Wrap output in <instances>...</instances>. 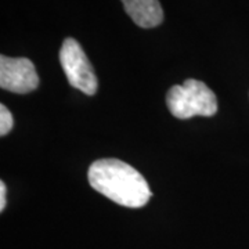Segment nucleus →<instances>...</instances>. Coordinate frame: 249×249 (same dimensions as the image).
Here are the masks:
<instances>
[{
    "label": "nucleus",
    "mask_w": 249,
    "mask_h": 249,
    "mask_svg": "<svg viewBox=\"0 0 249 249\" xmlns=\"http://www.w3.org/2000/svg\"><path fill=\"white\" fill-rule=\"evenodd\" d=\"M90 186L115 204L142 208L151 198L147 180L133 166L115 158L98 160L88 172Z\"/></svg>",
    "instance_id": "1"
},
{
    "label": "nucleus",
    "mask_w": 249,
    "mask_h": 249,
    "mask_svg": "<svg viewBox=\"0 0 249 249\" xmlns=\"http://www.w3.org/2000/svg\"><path fill=\"white\" fill-rule=\"evenodd\" d=\"M166 104L172 115L178 119L193 116H213L217 112V98L204 82L187 79L181 86L170 88Z\"/></svg>",
    "instance_id": "2"
},
{
    "label": "nucleus",
    "mask_w": 249,
    "mask_h": 249,
    "mask_svg": "<svg viewBox=\"0 0 249 249\" xmlns=\"http://www.w3.org/2000/svg\"><path fill=\"white\" fill-rule=\"evenodd\" d=\"M60 62L72 88L83 91L88 96H94L97 93V76L93 65L82 46L73 37H67L62 42Z\"/></svg>",
    "instance_id": "3"
},
{
    "label": "nucleus",
    "mask_w": 249,
    "mask_h": 249,
    "mask_svg": "<svg viewBox=\"0 0 249 249\" xmlns=\"http://www.w3.org/2000/svg\"><path fill=\"white\" fill-rule=\"evenodd\" d=\"M39 86V76L34 62L24 57H0V88L17 94L34 91Z\"/></svg>",
    "instance_id": "4"
},
{
    "label": "nucleus",
    "mask_w": 249,
    "mask_h": 249,
    "mask_svg": "<svg viewBox=\"0 0 249 249\" xmlns=\"http://www.w3.org/2000/svg\"><path fill=\"white\" fill-rule=\"evenodd\" d=\"M126 14L140 28H155L163 21L160 0H121Z\"/></svg>",
    "instance_id": "5"
},
{
    "label": "nucleus",
    "mask_w": 249,
    "mask_h": 249,
    "mask_svg": "<svg viewBox=\"0 0 249 249\" xmlns=\"http://www.w3.org/2000/svg\"><path fill=\"white\" fill-rule=\"evenodd\" d=\"M13 115L9 111V108L6 106H0V136H6L10 133V130L13 129Z\"/></svg>",
    "instance_id": "6"
},
{
    "label": "nucleus",
    "mask_w": 249,
    "mask_h": 249,
    "mask_svg": "<svg viewBox=\"0 0 249 249\" xmlns=\"http://www.w3.org/2000/svg\"><path fill=\"white\" fill-rule=\"evenodd\" d=\"M6 193H7V188H6V184L4 181H0V211L3 212L4 208H6Z\"/></svg>",
    "instance_id": "7"
}]
</instances>
